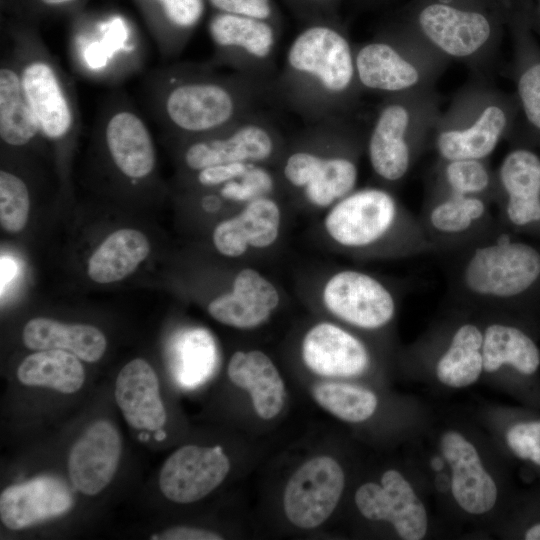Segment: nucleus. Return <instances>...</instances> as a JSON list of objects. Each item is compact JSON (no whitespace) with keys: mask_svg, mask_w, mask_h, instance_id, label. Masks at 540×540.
Returning <instances> with one entry per match:
<instances>
[{"mask_svg":"<svg viewBox=\"0 0 540 540\" xmlns=\"http://www.w3.org/2000/svg\"><path fill=\"white\" fill-rule=\"evenodd\" d=\"M0 140L10 149L26 148L45 140L25 96L11 49L4 54L0 65Z\"/></svg>","mask_w":540,"mask_h":540,"instance_id":"28","label":"nucleus"},{"mask_svg":"<svg viewBox=\"0 0 540 540\" xmlns=\"http://www.w3.org/2000/svg\"><path fill=\"white\" fill-rule=\"evenodd\" d=\"M301 357L315 374L324 377H354L371 363L367 346L349 330L329 321L311 326L301 342Z\"/></svg>","mask_w":540,"mask_h":540,"instance_id":"21","label":"nucleus"},{"mask_svg":"<svg viewBox=\"0 0 540 540\" xmlns=\"http://www.w3.org/2000/svg\"><path fill=\"white\" fill-rule=\"evenodd\" d=\"M22 340L31 350H66L90 363L100 360L107 346L105 335L93 325L67 324L44 317L26 323Z\"/></svg>","mask_w":540,"mask_h":540,"instance_id":"30","label":"nucleus"},{"mask_svg":"<svg viewBox=\"0 0 540 540\" xmlns=\"http://www.w3.org/2000/svg\"><path fill=\"white\" fill-rule=\"evenodd\" d=\"M539 7H540V0H539Z\"/></svg>","mask_w":540,"mask_h":540,"instance_id":"47","label":"nucleus"},{"mask_svg":"<svg viewBox=\"0 0 540 540\" xmlns=\"http://www.w3.org/2000/svg\"><path fill=\"white\" fill-rule=\"evenodd\" d=\"M496 172L484 159H438L430 191L496 199Z\"/></svg>","mask_w":540,"mask_h":540,"instance_id":"35","label":"nucleus"},{"mask_svg":"<svg viewBox=\"0 0 540 540\" xmlns=\"http://www.w3.org/2000/svg\"><path fill=\"white\" fill-rule=\"evenodd\" d=\"M122 451L115 426L98 420L87 427L73 444L68 456L72 485L85 495H96L113 479Z\"/></svg>","mask_w":540,"mask_h":540,"instance_id":"22","label":"nucleus"},{"mask_svg":"<svg viewBox=\"0 0 540 540\" xmlns=\"http://www.w3.org/2000/svg\"><path fill=\"white\" fill-rule=\"evenodd\" d=\"M279 30L280 27L270 21L214 12L208 21L213 46L208 63L270 84L278 73Z\"/></svg>","mask_w":540,"mask_h":540,"instance_id":"12","label":"nucleus"},{"mask_svg":"<svg viewBox=\"0 0 540 540\" xmlns=\"http://www.w3.org/2000/svg\"><path fill=\"white\" fill-rule=\"evenodd\" d=\"M315 401L337 418L351 423L363 422L376 411V395L363 387L346 383H323L312 391Z\"/></svg>","mask_w":540,"mask_h":540,"instance_id":"37","label":"nucleus"},{"mask_svg":"<svg viewBox=\"0 0 540 540\" xmlns=\"http://www.w3.org/2000/svg\"><path fill=\"white\" fill-rule=\"evenodd\" d=\"M321 229L335 248L358 257L401 258L434 249L419 218L390 188L365 186L324 211Z\"/></svg>","mask_w":540,"mask_h":540,"instance_id":"4","label":"nucleus"},{"mask_svg":"<svg viewBox=\"0 0 540 540\" xmlns=\"http://www.w3.org/2000/svg\"><path fill=\"white\" fill-rule=\"evenodd\" d=\"M322 307L342 323L366 331L388 326L397 312V294L378 276L358 268L333 270L317 289Z\"/></svg>","mask_w":540,"mask_h":540,"instance_id":"13","label":"nucleus"},{"mask_svg":"<svg viewBox=\"0 0 540 540\" xmlns=\"http://www.w3.org/2000/svg\"><path fill=\"white\" fill-rule=\"evenodd\" d=\"M439 444L451 468V492L459 507L472 515L492 510L497 501V486L475 446L452 430L441 435Z\"/></svg>","mask_w":540,"mask_h":540,"instance_id":"23","label":"nucleus"},{"mask_svg":"<svg viewBox=\"0 0 540 540\" xmlns=\"http://www.w3.org/2000/svg\"><path fill=\"white\" fill-rule=\"evenodd\" d=\"M34 16L36 14H52L70 11L78 7L84 0H27Z\"/></svg>","mask_w":540,"mask_h":540,"instance_id":"44","label":"nucleus"},{"mask_svg":"<svg viewBox=\"0 0 540 540\" xmlns=\"http://www.w3.org/2000/svg\"><path fill=\"white\" fill-rule=\"evenodd\" d=\"M150 242L139 230L123 228L109 234L88 262L90 279L99 284L120 281L148 257Z\"/></svg>","mask_w":540,"mask_h":540,"instance_id":"32","label":"nucleus"},{"mask_svg":"<svg viewBox=\"0 0 540 540\" xmlns=\"http://www.w3.org/2000/svg\"><path fill=\"white\" fill-rule=\"evenodd\" d=\"M286 139L265 112L258 110L218 132L180 143V161L187 173L227 163L275 166Z\"/></svg>","mask_w":540,"mask_h":540,"instance_id":"10","label":"nucleus"},{"mask_svg":"<svg viewBox=\"0 0 540 540\" xmlns=\"http://www.w3.org/2000/svg\"><path fill=\"white\" fill-rule=\"evenodd\" d=\"M509 139L512 146L495 171L499 224L540 242V149L524 127L518 126Z\"/></svg>","mask_w":540,"mask_h":540,"instance_id":"11","label":"nucleus"},{"mask_svg":"<svg viewBox=\"0 0 540 540\" xmlns=\"http://www.w3.org/2000/svg\"><path fill=\"white\" fill-rule=\"evenodd\" d=\"M527 540H540V523L531 526L524 534Z\"/></svg>","mask_w":540,"mask_h":540,"instance_id":"46","label":"nucleus"},{"mask_svg":"<svg viewBox=\"0 0 540 540\" xmlns=\"http://www.w3.org/2000/svg\"><path fill=\"white\" fill-rule=\"evenodd\" d=\"M230 381L247 390L259 417L269 420L282 410L286 392L283 379L271 358L261 350L236 351L230 358Z\"/></svg>","mask_w":540,"mask_h":540,"instance_id":"27","label":"nucleus"},{"mask_svg":"<svg viewBox=\"0 0 540 540\" xmlns=\"http://www.w3.org/2000/svg\"><path fill=\"white\" fill-rule=\"evenodd\" d=\"M521 121L517 97L474 76L452 98L436 124L432 144L441 160L484 159Z\"/></svg>","mask_w":540,"mask_h":540,"instance_id":"6","label":"nucleus"},{"mask_svg":"<svg viewBox=\"0 0 540 540\" xmlns=\"http://www.w3.org/2000/svg\"><path fill=\"white\" fill-rule=\"evenodd\" d=\"M354 57L362 91L382 96L433 88L450 63L408 26L354 43Z\"/></svg>","mask_w":540,"mask_h":540,"instance_id":"9","label":"nucleus"},{"mask_svg":"<svg viewBox=\"0 0 540 540\" xmlns=\"http://www.w3.org/2000/svg\"><path fill=\"white\" fill-rule=\"evenodd\" d=\"M483 371L494 373L510 366L523 375H533L540 366V350L519 326L493 322L483 329Z\"/></svg>","mask_w":540,"mask_h":540,"instance_id":"31","label":"nucleus"},{"mask_svg":"<svg viewBox=\"0 0 540 540\" xmlns=\"http://www.w3.org/2000/svg\"><path fill=\"white\" fill-rule=\"evenodd\" d=\"M355 504L366 519L391 523L404 540H420L427 533L425 506L409 481L397 470L384 472L381 485L362 484L355 493Z\"/></svg>","mask_w":540,"mask_h":540,"instance_id":"18","label":"nucleus"},{"mask_svg":"<svg viewBox=\"0 0 540 540\" xmlns=\"http://www.w3.org/2000/svg\"><path fill=\"white\" fill-rule=\"evenodd\" d=\"M216 347L211 335L203 329L184 332L176 341L172 373L183 388L193 389L212 375L216 365Z\"/></svg>","mask_w":540,"mask_h":540,"instance_id":"36","label":"nucleus"},{"mask_svg":"<svg viewBox=\"0 0 540 540\" xmlns=\"http://www.w3.org/2000/svg\"><path fill=\"white\" fill-rule=\"evenodd\" d=\"M367 130L352 115L317 122L286 141L274 166L282 191L326 211L357 188Z\"/></svg>","mask_w":540,"mask_h":540,"instance_id":"3","label":"nucleus"},{"mask_svg":"<svg viewBox=\"0 0 540 540\" xmlns=\"http://www.w3.org/2000/svg\"><path fill=\"white\" fill-rule=\"evenodd\" d=\"M8 35L25 96L43 138L60 151L68 150L81 126L72 83L33 25H11Z\"/></svg>","mask_w":540,"mask_h":540,"instance_id":"8","label":"nucleus"},{"mask_svg":"<svg viewBox=\"0 0 540 540\" xmlns=\"http://www.w3.org/2000/svg\"><path fill=\"white\" fill-rule=\"evenodd\" d=\"M490 203L483 197L430 191L419 220L434 251H458L495 229Z\"/></svg>","mask_w":540,"mask_h":540,"instance_id":"15","label":"nucleus"},{"mask_svg":"<svg viewBox=\"0 0 540 540\" xmlns=\"http://www.w3.org/2000/svg\"><path fill=\"white\" fill-rule=\"evenodd\" d=\"M273 167L252 164L242 176L226 183L217 191L225 201L238 207L257 198L279 195L282 187Z\"/></svg>","mask_w":540,"mask_h":540,"instance_id":"38","label":"nucleus"},{"mask_svg":"<svg viewBox=\"0 0 540 540\" xmlns=\"http://www.w3.org/2000/svg\"><path fill=\"white\" fill-rule=\"evenodd\" d=\"M512 20L510 77L524 129L540 149V45L531 33L527 17L517 15Z\"/></svg>","mask_w":540,"mask_h":540,"instance_id":"25","label":"nucleus"},{"mask_svg":"<svg viewBox=\"0 0 540 540\" xmlns=\"http://www.w3.org/2000/svg\"><path fill=\"white\" fill-rule=\"evenodd\" d=\"M277 285L260 270L244 266L232 277L230 289L212 298L209 315L239 330H252L269 321L281 304Z\"/></svg>","mask_w":540,"mask_h":540,"instance_id":"20","label":"nucleus"},{"mask_svg":"<svg viewBox=\"0 0 540 540\" xmlns=\"http://www.w3.org/2000/svg\"><path fill=\"white\" fill-rule=\"evenodd\" d=\"M345 485L338 462L318 456L300 466L286 484L283 508L288 520L302 529L324 523L335 510Z\"/></svg>","mask_w":540,"mask_h":540,"instance_id":"16","label":"nucleus"},{"mask_svg":"<svg viewBox=\"0 0 540 540\" xmlns=\"http://www.w3.org/2000/svg\"><path fill=\"white\" fill-rule=\"evenodd\" d=\"M435 87L383 96L366 134L365 154L380 185L391 189L409 174L442 112Z\"/></svg>","mask_w":540,"mask_h":540,"instance_id":"7","label":"nucleus"},{"mask_svg":"<svg viewBox=\"0 0 540 540\" xmlns=\"http://www.w3.org/2000/svg\"><path fill=\"white\" fill-rule=\"evenodd\" d=\"M80 360L66 350H39L20 363L17 377L27 386L46 387L60 393L72 394L77 392L85 381V370Z\"/></svg>","mask_w":540,"mask_h":540,"instance_id":"34","label":"nucleus"},{"mask_svg":"<svg viewBox=\"0 0 540 540\" xmlns=\"http://www.w3.org/2000/svg\"><path fill=\"white\" fill-rule=\"evenodd\" d=\"M156 539L164 540H220L223 537L216 533L205 529L194 527H173L162 532Z\"/></svg>","mask_w":540,"mask_h":540,"instance_id":"43","label":"nucleus"},{"mask_svg":"<svg viewBox=\"0 0 540 540\" xmlns=\"http://www.w3.org/2000/svg\"><path fill=\"white\" fill-rule=\"evenodd\" d=\"M279 195L265 196L238 207L235 214L221 220L212 231L215 250L223 257L239 259L274 247L284 225Z\"/></svg>","mask_w":540,"mask_h":540,"instance_id":"17","label":"nucleus"},{"mask_svg":"<svg viewBox=\"0 0 540 540\" xmlns=\"http://www.w3.org/2000/svg\"><path fill=\"white\" fill-rule=\"evenodd\" d=\"M363 93L354 43L331 19L310 21L292 40L269 95L312 122L352 115Z\"/></svg>","mask_w":540,"mask_h":540,"instance_id":"1","label":"nucleus"},{"mask_svg":"<svg viewBox=\"0 0 540 540\" xmlns=\"http://www.w3.org/2000/svg\"><path fill=\"white\" fill-rule=\"evenodd\" d=\"M230 470V461L222 447L185 445L164 462L159 487L163 495L176 503L196 502L218 487Z\"/></svg>","mask_w":540,"mask_h":540,"instance_id":"19","label":"nucleus"},{"mask_svg":"<svg viewBox=\"0 0 540 540\" xmlns=\"http://www.w3.org/2000/svg\"><path fill=\"white\" fill-rule=\"evenodd\" d=\"M96 133L114 169L130 181L149 178L156 149L144 119L123 96L110 98L97 117Z\"/></svg>","mask_w":540,"mask_h":540,"instance_id":"14","label":"nucleus"},{"mask_svg":"<svg viewBox=\"0 0 540 540\" xmlns=\"http://www.w3.org/2000/svg\"><path fill=\"white\" fill-rule=\"evenodd\" d=\"M506 443L518 458L540 466V420L511 426L506 432Z\"/></svg>","mask_w":540,"mask_h":540,"instance_id":"40","label":"nucleus"},{"mask_svg":"<svg viewBox=\"0 0 540 540\" xmlns=\"http://www.w3.org/2000/svg\"><path fill=\"white\" fill-rule=\"evenodd\" d=\"M71 490L60 479L43 475L7 487L0 496V518L9 529L20 530L67 512Z\"/></svg>","mask_w":540,"mask_h":540,"instance_id":"24","label":"nucleus"},{"mask_svg":"<svg viewBox=\"0 0 540 540\" xmlns=\"http://www.w3.org/2000/svg\"><path fill=\"white\" fill-rule=\"evenodd\" d=\"M30 192L23 178L15 172L0 170V223L9 233H18L28 222Z\"/></svg>","mask_w":540,"mask_h":540,"instance_id":"39","label":"nucleus"},{"mask_svg":"<svg viewBox=\"0 0 540 540\" xmlns=\"http://www.w3.org/2000/svg\"><path fill=\"white\" fill-rule=\"evenodd\" d=\"M294 4L308 9L311 21L317 20V13L325 12L335 3L336 0H292Z\"/></svg>","mask_w":540,"mask_h":540,"instance_id":"45","label":"nucleus"},{"mask_svg":"<svg viewBox=\"0 0 540 540\" xmlns=\"http://www.w3.org/2000/svg\"><path fill=\"white\" fill-rule=\"evenodd\" d=\"M251 165L249 163L218 164L189 174L195 185L205 190H217L226 183L242 176Z\"/></svg>","mask_w":540,"mask_h":540,"instance_id":"42","label":"nucleus"},{"mask_svg":"<svg viewBox=\"0 0 540 540\" xmlns=\"http://www.w3.org/2000/svg\"><path fill=\"white\" fill-rule=\"evenodd\" d=\"M215 12L246 16L280 24L273 0H206Z\"/></svg>","mask_w":540,"mask_h":540,"instance_id":"41","label":"nucleus"},{"mask_svg":"<svg viewBox=\"0 0 540 540\" xmlns=\"http://www.w3.org/2000/svg\"><path fill=\"white\" fill-rule=\"evenodd\" d=\"M114 395L131 427L157 431L166 423L158 377L146 360L135 358L120 370Z\"/></svg>","mask_w":540,"mask_h":540,"instance_id":"26","label":"nucleus"},{"mask_svg":"<svg viewBox=\"0 0 540 540\" xmlns=\"http://www.w3.org/2000/svg\"><path fill=\"white\" fill-rule=\"evenodd\" d=\"M482 343L483 330L478 325H459L436 362L437 379L451 388L474 384L483 372Z\"/></svg>","mask_w":540,"mask_h":540,"instance_id":"33","label":"nucleus"},{"mask_svg":"<svg viewBox=\"0 0 540 540\" xmlns=\"http://www.w3.org/2000/svg\"><path fill=\"white\" fill-rule=\"evenodd\" d=\"M147 95L159 126L180 143L223 130L270 98L269 84L237 72L218 73L208 62L153 72Z\"/></svg>","mask_w":540,"mask_h":540,"instance_id":"2","label":"nucleus"},{"mask_svg":"<svg viewBox=\"0 0 540 540\" xmlns=\"http://www.w3.org/2000/svg\"><path fill=\"white\" fill-rule=\"evenodd\" d=\"M458 252L452 278L457 296L505 307L540 304L539 241L498 224Z\"/></svg>","mask_w":540,"mask_h":540,"instance_id":"5","label":"nucleus"},{"mask_svg":"<svg viewBox=\"0 0 540 540\" xmlns=\"http://www.w3.org/2000/svg\"><path fill=\"white\" fill-rule=\"evenodd\" d=\"M163 57L187 46L205 14L206 0H137Z\"/></svg>","mask_w":540,"mask_h":540,"instance_id":"29","label":"nucleus"}]
</instances>
